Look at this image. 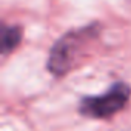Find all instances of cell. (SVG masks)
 <instances>
[{"instance_id":"obj_1","label":"cell","mask_w":131,"mask_h":131,"mask_svg":"<svg viewBox=\"0 0 131 131\" xmlns=\"http://www.w3.org/2000/svg\"><path fill=\"white\" fill-rule=\"evenodd\" d=\"M99 34H100L99 23L71 29L67 34H63L49 49L46 70L54 77L67 76L76 67V63L83 57L86 48L99 37Z\"/></svg>"},{"instance_id":"obj_2","label":"cell","mask_w":131,"mask_h":131,"mask_svg":"<svg viewBox=\"0 0 131 131\" xmlns=\"http://www.w3.org/2000/svg\"><path fill=\"white\" fill-rule=\"evenodd\" d=\"M129 97L131 88L125 82H116L102 94L83 96L77 105V111L88 119H110L123 111Z\"/></svg>"},{"instance_id":"obj_3","label":"cell","mask_w":131,"mask_h":131,"mask_svg":"<svg viewBox=\"0 0 131 131\" xmlns=\"http://www.w3.org/2000/svg\"><path fill=\"white\" fill-rule=\"evenodd\" d=\"M22 42V28L20 26H2V36H0V49L3 56L13 52Z\"/></svg>"}]
</instances>
